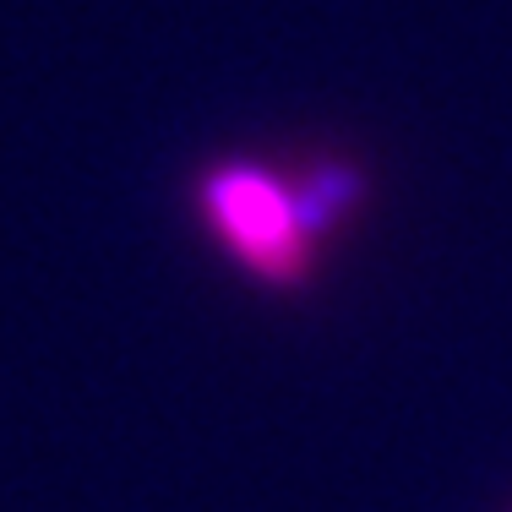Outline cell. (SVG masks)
<instances>
[{
	"label": "cell",
	"mask_w": 512,
	"mask_h": 512,
	"mask_svg": "<svg viewBox=\"0 0 512 512\" xmlns=\"http://www.w3.org/2000/svg\"><path fill=\"white\" fill-rule=\"evenodd\" d=\"M289 202H295V218L306 229L311 246H322L327 235L349 224V213L365 202V175L349 158H306L284 175Z\"/></svg>",
	"instance_id": "cell-2"
},
{
	"label": "cell",
	"mask_w": 512,
	"mask_h": 512,
	"mask_svg": "<svg viewBox=\"0 0 512 512\" xmlns=\"http://www.w3.org/2000/svg\"><path fill=\"white\" fill-rule=\"evenodd\" d=\"M197 213L218 235V246L235 256L240 267H251L262 284H273V289L306 284L316 246L306 240V229L295 218L284 175H273L262 164H246V158L213 164L197 180Z\"/></svg>",
	"instance_id": "cell-1"
}]
</instances>
